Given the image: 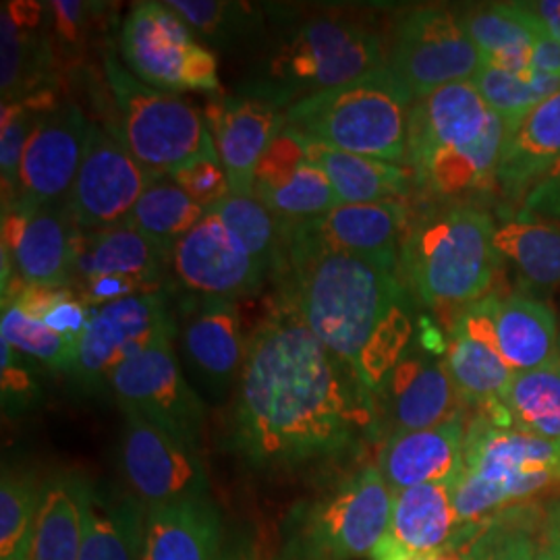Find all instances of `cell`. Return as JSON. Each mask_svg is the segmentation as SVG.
Wrapping results in <instances>:
<instances>
[{
    "instance_id": "cell-23",
    "label": "cell",
    "mask_w": 560,
    "mask_h": 560,
    "mask_svg": "<svg viewBox=\"0 0 560 560\" xmlns=\"http://www.w3.org/2000/svg\"><path fill=\"white\" fill-rule=\"evenodd\" d=\"M173 252L129 224L106 231H78L71 289L92 280H120L136 293L164 289Z\"/></svg>"
},
{
    "instance_id": "cell-31",
    "label": "cell",
    "mask_w": 560,
    "mask_h": 560,
    "mask_svg": "<svg viewBox=\"0 0 560 560\" xmlns=\"http://www.w3.org/2000/svg\"><path fill=\"white\" fill-rule=\"evenodd\" d=\"M92 483L75 474L42 481L40 501L23 560H80Z\"/></svg>"
},
{
    "instance_id": "cell-25",
    "label": "cell",
    "mask_w": 560,
    "mask_h": 560,
    "mask_svg": "<svg viewBox=\"0 0 560 560\" xmlns=\"http://www.w3.org/2000/svg\"><path fill=\"white\" fill-rule=\"evenodd\" d=\"M291 224L301 235L330 249L397 268L402 247L400 240L407 231V210L399 200L340 203L326 214L291 221Z\"/></svg>"
},
{
    "instance_id": "cell-27",
    "label": "cell",
    "mask_w": 560,
    "mask_h": 560,
    "mask_svg": "<svg viewBox=\"0 0 560 560\" xmlns=\"http://www.w3.org/2000/svg\"><path fill=\"white\" fill-rule=\"evenodd\" d=\"M465 413L434 428L388 436L378 457L382 478L393 494L425 483L455 481L463 467Z\"/></svg>"
},
{
    "instance_id": "cell-40",
    "label": "cell",
    "mask_w": 560,
    "mask_h": 560,
    "mask_svg": "<svg viewBox=\"0 0 560 560\" xmlns=\"http://www.w3.org/2000/svg\"><path fill=\"white\" fill-rule=\"evenodd\" d=\"M471 81L480 90L486 104L504 120L509 133H513L541 102L560 92V78H550L534 71L511 73L486 62Z\"/></svg>"
},
{
    "instance_id": "cell-26",
    "label": "cell",
    "mask_w": 560,
    "mask_h": 560,
    "mask_svg": "<svg viewBox=\"0 0 560 560\" xmlns=\"http://www.w3.org/2000/svg\"><path fill=\"white\" fill-rule=\"evenodd\" d=\"M40 2H2L0 11V92L2 104L52 94V46Z\"/></svg>"
},
{
    "instance_id": "cell-17",
    "label": "cell",
    "mask_w": 560,
    "mask_h": 560,
    "mask_svg": "<svg viewBox=\"0 0 560 560\" xmlns=\"http://www.w3.org/2000/svg\"><path fill=\"white\" fill-rule=\"evenodd\" d=\"M372 395L376 397L374 411H381L390 430L388 436L434 428L465 413V400L441 351L425 345L423 349L409 347Z\"/></svg>"
},
{
    "instance_id": "cell-16",
    "label": "cell",
    "mask_w": 560,
    "mask_h": 560,
    "mask_svg": "<svg viewBox=\"0 0 560 560\" xmlns=\"http://www.w3.org/2000/svg\"><path fill=\"white\" fill-rule=\"evenodd\" d=\"M171 266L189 293L231 301L258 295L270 277L214 212L175 243Z\"/></svg>"
},
{
    "instance_id": "cell-54",
    "label": "cell",
    "mask_w": 560,
    "mask_h": 560,
    "mask_svg": "<svg viewBox=\"0 0 560 560\" xmlns=\"http://www.w3.org/2000/svg\"><path fill=\"white\" fill-rule=\"evenodd\" d=\"M536 560H560V501L548 511Z\"/></svg>"
},
{
    "instance_id": "cell-13",
    "label": "cell",
    "mask_w": 560,
    "mask_h": 560,
    "mask_svg": "<svg viewBox=\"0 0 560 560\" xmlns=\"http://www.w3.org/2000/svg\"><path fill=\"white\" fill-rule=\"evenodd\" d=\"M78 231L67 201L50 206L15 203L4 208L2 291L15 279L20 280L18 289L69 287L75 266Z\"/></svg>"
},
{
    "instance_id": "cell-22",
    "label": "cell",
    "mask_w": 560,
    "mask_h": 560,
    "mask_svg": "<svg viewBox=\"0 0 560 560\" xmlns=\"http://www.w3.org/2000/svg\"><path fill=\"white\" fill-rule=\"evenodd\" d=\"M497 113L481 98L474 81L444 85L413 101L407 129V164L418 168L442 152L481 140Z\"/></svg>"
},
{
    "instance_id": "cell-24",
    "label": "cell",
    "mask_w": 560,
    "mask_h": 560,
    "mask_svg": "<svg viewBox=\"0 0 560 560\" xmlns=\"http://www.w3.org/2000/svg\"><path fill=\"white\" fill-rule=\"evenodd\" d=\"M460 523L453 481L425 483L395 494L390 523L370 560H428L453 546Z\"/></svg>"
},
{
    "instance_id": "cell-8",
    "label": "cell",
    "mask_w": 560,
    "mask_h": 560,
    "mask_svg": "<svg viewBox=\"0 0 560 560\" xmlns=\"http://www.w3.org/2000/svg\"><path fill=\"white\" fill-rule=\"evenodd\" d=\"M393 504L378 465L363 467L303 511L293 536L295 559H370L388 529Z\"/></svg>"
},
{
    "instance_id": "cell-21",
    "label": "cell",
    "mask_w": 560,
    "mask_h": 560,
    "mask_svg": "<svg viewBox=\"0 0 560 560\" xmlns=\"http://www.w3.org/2000/svg\"><path fill=\"white\" fill-rule=\"evenodd\" d=\"M254 196L282 221H305L340 206L328 177L307 159L300 131L284 125L256 171Z\"/></svg>"
},
{
    "instance_id": "cell-28",
    "label": "cell",
    "mask_w": 560,
    "mask_h": 560,
    "mask_svg": "<svg viewBox=\"0 0 560 560\" xmlns=\"http://www.w3.org/2000/svg\"><path fill=\"white\" fill-rule=\"evenodd\" d=\"M222 521L210 499L145 511L141 560H221Z\"/></svg>"
},
{
    "instance_id": "cell-4",
    "label": "cell",
    "mask_w": 560,
    "mask_h": 560,
    "mask_svg": "<svg viewBox=\"0 0 560 560\" xmlns=\"http://www.w3.org/2000/svg\"><path fill=\"white\" fill-rule=\"evenodd\" d=\"M560 483V442L502 428L480 416L467 425L465 455L453 481L463 525H481Z\"/></svg>"
},
{
    "instance_id": "cell-29",
    "label": "cell",
    "mask_w": 560,
    "mask_h": 560,
    "mask_svg": "<svg viewBox=\"0 0 560 560\" xmlns=\"http://www.w3.org/2000/svg\"><path fill=\"white\" fill-rule=\"evenodd\" d=\"M560 164V92L541 102L506 136L497 185L511 200L527 198Z\"/></svg>"
},
{
    "instance_id": "cell-46",
    "label": "cell",
    "mask_w": 560,
    "mask_h": 560,
    "mask_svg": "<svg viewBox=\"0 0 560 560\" xmlns=\"http://www.w3.org/2000/svg\"><path fill=\"white\" fill-rule=\"evenodd\" d=\"M2 301L20 305L27 316L44 322L55 332L75 342L94 312L78 300L71 287H21Z\"/></svg>"
},
{
    "instance_id": "cell-51",
    "label": "cell",
    "mask_w": 560,
    "mask_h": 560,
    "mask_svg": "<svg viewBox=\"0 0 560 560\" xmlns=\"http://www.w3.org/2000/svg\"><path fill=\"white\" fill-rule=\"evenodd\" d=\"M520 217L560 222V164L525 198Z\"/></svg>"
},
{
    "instance_id": "cell-41",
    "label": "cell",
    "mask_w": 560,
    "mask_h": 560,
    "mask_svg": "<svg viewBox=\"0 0 560 560\" xmlns=\"http://www.w3.org/2000/svg\"><path fill=\"white\" fill-rule=\"evenodd\" d=\"M210 212L221 217V221L240 237L245 249L256 260L261 261L270 270V275L277 272L284 245L287 221L277 217L256 196L229 194Z\"/></svg>"
},
{
    "instance_id": "cell-11",
    "label": "cell",
    "mask_w": 560,
    "mask_h": 560,
    "mask_svg": "<svg viewBox=\"0 0 560 560\" xmlns=\"http://www.w3.org/2000/svg\"><path fill=\"white\" fill-rule=\"evenodd\" d=\"M164 340H177V310L166 289L106 303L92 312L78 340L71 374L83 388L98 390L125 361Z\"/></svg>"
},
{
    "instance_id": "cell-30",
    "label": "cell",
    "mask_w": 560,
    "mask_h": 560,
    "mask_svg": "<svg viewBox=\"0 0 560 560\" xmlns=\"http://www.w3.org/2000/svg\"><path fill=\"white\" fill-rule=\"evenodd\" d=\"M490 345L513 372L544 368L560 358L557 316L541 301L492 295Z\"/></svg>"
},
{
    "instance_id": "cell-38",
    "label": "cell",
    "mask_w": 560,
    "mask_h": 560,
    "mask_svg": "<svg viewBox=\"0 0 560 560\" xmlns=\"http://www.w3.org/2000/svg\"><path fill=\"white\" fill-rule=\"evenodd\" d=\"M206 214L208 210L191 200L175 180L161 177L145 189L125 224L173 252L175 243L185 237Z\"/></svg>"
},
{
    "instance_id": "cell-42",
    "label": "cell",
    "mask_w": 560,
    "mask_h": 560,
    "mask_svg": "<svg viewBox=\"0 0 560 560\" xmlns=\"http://www.w3.org/2000/svg\"><path fill=\"white\" fill-rule=\"evenodd\" d=\"M2 340L25 358L40 361L57 372H73L78 360V342L67 339L44 322L27 316L20 305L2 301Z\"/></svg>"
},
{
    "instance_id": "cell-50",
    "label": "cell",
    "mask_w": 560,
    "mask_h": 560,
    "mask_svg": "<svg viewBox=\"0 0 560 560\" xmlns=\"http://www.w3.org/2000/svg\"><path fill=\"white\" fill-rule=\"evenodd\" d=\"M36 395L32 370L25 365V355L2 340V400L4 407L20 402L25 407Z\"/></svg>"
},
{
    "instance_id": "cell-7",
    "label": "cell",
    "mask_w": 560,
    "mask_h": 560,
    "mask_svg": "<svg viewBox=\"0 0 560 560\" xmlns=\"http://www.w3.org/2000/svg\"><path fill=\"white\" fill-rule=\"evenodd\" d=\"M104 78L119 110L120 140L159 177L200 161H219L206 117L179 94L138 80L115 52L104 55Z\"/></svg>"
},
{
    "instance_id": "cell-37",
    "label": "cell",
    "mask_w": 560,
    "mask_h": 560,
    "mask_svg": "<svg viewBox=\"0 0 560 560\" xmlns=\"http://www.w3.org/2000/svg\"><path fill=\"white\" fill-rule=\"evenodd\" d=\"M511 428L560 442V358L527 372H515L501 400Z\"/></svg>"
},
{
    "instance_id": "cell-52",
    "label": "cell",
    "mask_w": 560,
    "mask_h": 560,
    "mask_svg": "<svg viewBox=\"0 0 560 560\" xmlns=\"http://www.w3.org/2000/svg\"><path fill=\"white\" fill-rule=\"evenodd\" d=\"M532 71L550 75V78H560V40L555 38L546 27L534 42Z\"/></svg>"
},
{
    "instance_id": "cell-44",
    "label": "cell",
    "mask_w": 560,
    "mask_h": 560,
    "mask_svg": "<svg viewBox=\"0 0 560 560\" xmlns=\"http://www.w3.org/2000/svg\"><path fill=\"white\" fill-rule=\"evenodd\" d=\"M194 34L210 40L214 46H231L247 40L260 27V13L247 2H214V0H171Z\"/></svg>"
},
{
    "instance_id": "cell-2",
    "label": "cell",
    "mask_w": 560,
    "mask_h": 560,
    "mask_svg": "<svg viewBox=\"0 0 560 560\" xmlns=\"http://www.w3.org/2000/svg\"><path fill=\"white\" fill-rule=\"evenodd\" d=\"M279 298L372 395L411 347L413 320L397 268L330 249L287 221Z\"/></svg>"
},
{
    "instance_id": "cell-47",
    "label": "cell",
    "mask_w": 560,
    "mask_h": 560,
    "mask_svg": "<svg viewBox=\"0 0 560 560\" xmlns=\"http://www.w3.org/2000/svg\"><path fill=\"white\" fill-rule=\"evenodd\" d=\"M509 532L506 515L481 525H465L453 546L428 560H494Z\"/></svg>"
},
{
    "instance_id": "cell-55",
    "label": "cell",
    "mask_w": 560,
    "mask_h": 560,
    "mask_svg": "<svg viewBox=\"0 0 560 560\" xmlns=\"http://www.w3.org/2000/svg\"><path fill=\"white\" fill-rule=\"evenodd\" d=\"M527 7L540 18L544 27L560 40V0H538L527 2Z\"/></svg>"
},
{
    "instance_id": "cell-36",
    "label": "cell",
    "mask_w": 560,
    "mask_h": 560,
    "mask_svg": "<svg viewBox=\"0 0 560 560\" xmlns=\"http://www.w3.org/2000/svg\"><path fill=\"white\" fill-rule=\"evenodd\" d=\"M145 511L133 499L113 501L92 488L80 560H141Z\"/></svg>"
},
{
    "instance_id": "cell-18",
    "label": "cell",
    "mask_w": 560,
    "mask_h": 560,
    "mask_svg": "<svg viewBox=\"0 0 560 560\" xmlns=\"http://www.w3.org/2000/svg\"><path fill=\"white\" fill-rule=\"evenodd\" d=\"M92 120L71 102L57 104L36 125L21 159L15 203L50 206L69 200L88 150ZM2 206V208H9Z\"/></svg>"
},
{
    "instance_id": "cell-45",
    "label": "cell",
    "mask_w": 560,
    "mask_h": 560,
    "mask_svg": "<svg viewBox=\"0 0 560 560\" xmlns=\"http://www.w3.org/2000/svg\"><path fill=\"white\" fill-rule=\"evenodd\" d=\"M59 102L55 94H42L30 101L2 104L0 122V175H2V206L15 200L20 168L25 145L42 117Z\"/></svg>"
},
{
    "instance_id": "cell-33",
    "label": "cell",
    "mask_w": 560,
    "mask_h": 560,
    "mask_svg": "<svg viewBox=\"0 0 560 560\" xmlns=\"http://www.w3.org/2000/svg\"><path fill=\"white\" fill-rule=\"evenodd\" d=\"M506 136L509 129L497 115L481 140L423 162L413 168L416 179L421 187L441 198H457L463 194L490 189L497 183Z\"/></svg>"
},
{
    "instance_id": "cell-6",
    "label": "cell",
    "mask_w": 560,
    "mask_h": 560,
    "mask_svg": "<svg viewBox=\"0 0 560 560\" xmlns=\"http://www.w3.org/2000/svg\"><path fill=\"white\" fill-rule=\"evenodd\" d=\"M266 65V81L254 94L289 108L291 98L301 101L386 69L388 55L374 27L340 13H322L284 32Z\"/></svg>"
},
{
    "instance_id": "cell-20",
    "label": "cell",
    "mask_w": 560,
    "mask_h": 560,
    "mask_svg": "<svg viewBox=\"0 0 560 560\" xmlns=\"http://www.w3.org/2000/svg\"><path fill=\"white\" fill-rule=\"evenodd\" d=\"M206 122L229 177L231 194L254 196L256 171L287 125V108L254 92L208 104Z\"/></svg>"
},
{
    "instance_id": "cell-19",
    "label": "cell",
    "mask_w": 560,
    "mask_h": 560,
    "mask_svg": "<svg viewBox=\"0 0 560 560\" xmlns=\"http://www.w3.org/2000/svg\"><path fill=\"white\" fill-rule=\"evenodd\" d=\"M175 310L183 358L203 388L221 397L240 382L247 353L237 303L189 293Z\"/></svg>"
},
{
    "instance_id": "cell-10",
    "label": "cell",
    "mask_w": 560,
    "mask_h": 560,
    "mask_svg": "<svg viewBox=\"0 0 560 560\" xmlns=\"http://www.w3.org/2000/svg\"><path fill=\"white\" fill-rule=\"evenodd\" d=\"M483 65L459 11L446 7L411 9L400 18L388 52V69L413 101L444 85L471 81Z\"/></svg>"
},
{
    "instance_id": "cell-1",
    "label": "cell",
    "mask_w": 560,
    "mask_h": 560,
    "mask_svg": "<svg viewBox=\"0 0 560 560\" xmlns=\"http://www.w3.org/2000/svg\"><path fill=\"white\" fill-rule=\"evenodd\" d=\"M376 420L374 400L300 314L277 298L247 339L233 402V446L254 469L342 455Z\"/></svg>"
},
{
    "instance_id": "cell-32",
    "label": "cell",
    "mask_w": 560,
    "mask_h": 560,
    "mask_svg": "<svg viewBox=\"0 0 560 560\" xmlns=\"http://www.w3.org/2000/svg\"><path fill=\"white\" fill-rule=\"evenodd\" d=\"M460 20L486 65L511 73L532 71V50L544 23L525 2L481 4L463 11Z\"/></svg>"
},
{
    "instance_id": "cell-48",
    "label": "cell",
    "mask_w": 560,
    "mask_h": 560,
    "mask_svg": "<svg viewBox=\"0 0 560 560\" xmlns=\"http://www.w3.org/2000/svg\"><path fill=\"white\" fill-rule=\"evenodd\" d=\"M171 179L208 212L231 194L229 177L222 168L221 161L194 162L187 168L171 175Z\"/></svg>"
},
{
    "instance_id": "cell-53",
    "label": "cell",
    "mask_w": 560,
    "mask_h": 560,
    "mask_svg": "<svg viewBox=\"0 0 560 560\" xmlns=\"http://www.w3.org/2000/svg\"><path fill=\"white\" fill-rule=\"evenodd\" d=\"M536 548L538 544L525 529H511L504 536L494 560H536Z\"/></svg>"
},
{
    "instance_id": "cell-39",
    "label": "cell",
    "mask_w": 560,
    "mask_h": 560,
    "mask_svg": "<svg viewBox=\"0 0 560 560\" xmlns=\"http://www.w3.org/2000/svg\"><path fill=\"white\" fill-rule=\"evenodd\" d=\"M497 247L536 284L560 282V224L517 217L497 226Z\"/></svg>"
},
{
    "instance_id": "cell-15",
    "label": "cell",
    "mask_w": 560,
    "mask_h": 560,
    "mask_svg": "<svg viewBox=\"0 0 560 560\" xmlns=\"http://www.w3.org/2000/svg\"><path fill=\"white\" fill-rule=\"evenodd\" d=\"M164 340L125 361L108 382L120 409L140 413L175 439L198 448L203 425V400L189 386L173 351Z\"/></svg>"
},
{
    "instance_id": "cell-56",
    "label": "cell",
    "mask_w": 560,
    "mask_h": 560,
    "mask_svg": "<svg viewBox=\"0 0 560 560\" xmlns=\"http://www.w3.org/2000/svg\"><path fill=\"white\" fill-rule=\"evenodd\" d=\"M221 560H260V552L249 541H235L222 550Z\"/></svg>"
},
{
    "instance_id": "cell-9",
    "label": "cell",
    "mask_w": 560,
    "mask_h": 560,
    "mask_svg": "<svg viewBox=\"0 0 560 560\" xmlns=\"http://www.w3.org/2000/svg\"><path fill=\"white\" fill-rule=\"evenodd\" d=\"M119 48L125 67L156 90H221L217 55L166 2H136L120 23Z\"/></svg>"
},
{
    "instance_id": "cell-43",
    "label": "cell",
    "mask_w": 560,
    "mask_h": 560,
    "mask_svg": "<svg viewBox=\"0 0 560 560\" xmlns=\"http://www.w3.org/2000/svg\"><path fill=\"white\" fill-rule=\"evenodd\" d=\"M40 486L34 476L25 471L2 469L0 560H23L40 501Z\"/></svg>"
},
{
    "instance_id": "cell-34",
    "label": "cell",
    "mask_w": 560,
    "mask_h": 560,
    "mask_svg": "<svg viewBox=\"0 0 560 560\" xmlns=\"http://www.w3.org/2000/svg\"><path fill=\"white\" fill-rule=\"evenodd\" d=\"M307 159L335 187L340 203H378L399 200L409 191V173L393 162L340 152L303 136Z\"/></svg>"
},
{
    "instance_id": "cell-35",
    "label": "cell",
    "mask_w": 560,
    "mask_h": 560,
    "mask_svg": "<svg viewBox=\"0 0 560 560\" xmlns=\"http://www.w3.org/2000/svg\"><path fill=\"white\" fill-rule=\"evenodd\" d=\"M444 363L465 405H476L481 411L502 407V395L515 372L492 345L453 326L444 347Z\"/></svg>"
},
{
    "instance_id": "cell-14",
    "label": "cell",
    "mask_w": 560,
    "mask_h": 560,
    "mask_svg": "<svg viewBox=\"0 0 560 560\" xmlns=\"http://www.w3.org/2000/svg\"><path fill=\"white\" fill-rule=\"evenodd\" d=\"M161 179L117 133L92 122L88 150L69 194V212L81 231H106L129 221L145 189Z\"/></svg>"
},
{
    "instance_id": "cell-5",
    "label": "cell",
    "mask_w": 560,
    "mask_h": 560,
    "mask_svg": "<svg viewBox=\"0 0 560 560\" xmlns=\"http://www.w3.org/2000/svg\"><path fill=\"white\" fill-rule=\"evenodd\" d=\"M411 104V94L386 67L293 102L287 108V127L340 152L409 166Z\"/></svg>"
},
{
    "instance_id": "cell-12",
    "label": "cell",
    "mask_w": 560,
    "mask_h": 560,
    "mask_svg": "<svg viewBox=\"0 0 560 560\" xmlns=\"http://www.w3.org/2000/svg\"><path fill=\"white\" fill-rule=\"evenodd\" d=\"M120 467L143 511L210 499V480L196 446L175 439L140 413L122 409Z\"/></svg>"
},
{
    "instance_id": "cell-49",
    "label": "cell",
    "mask_w": 560,
    "mask_h": 560,
    "mask_svg": "<svg viewBox=\"0 0 560 560\" xmlns=\"http://www.w3.org/2000/svg\"><path fill=\"white\" fill-rule=\"evenodd\" d=\"M48 21L57 34L60 44L75 55L88 40L96 15L101 13L98 4L92 2H71L59 0L48 4Z\"/></svg>"
},
{
    "instance_id": "cell-3",
    "label": "cell",
    "mask_w": 560,
    "mask_h": 560,
    "mask_svg": "<svg viewBox=\"0 0 560 560\" xmlns=\"http://www.w3.org/2000/svg\"><path fill=\"white\" fill-rule=\"evenodd\" d=\"M497 224L488 212L455 206L413 224L400 247L411 289L434 310L483 300L501 266Z\"/></svg>"
}]
</instances>
